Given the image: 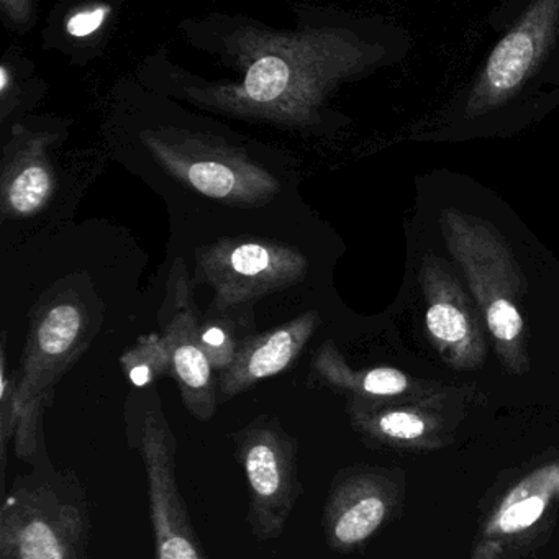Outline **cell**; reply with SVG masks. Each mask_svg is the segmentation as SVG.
<instances>
[{
  "label": "cell",
  "instance_id": "obj_1",
  "mask_svg": "<svg viewBox=\"0 0 559 559\" xmlns=\"http://www.w3.org/2000/svg\"><path fill=\"white\" fill-rule=\"evenodd\" d=\"M241 80L186 91L205 109L284 127L312 126L333 91L379 51L343 28L276 32L241 27L227 38Z\"/></svg>",
  "mask_w": 559,
  "mask_h": 559
},
{
  "label": "cell",
  "instance_id": "obj_2",
  "mask_svg": "<svg viewBox=\"0 0 559 559\" xmlns=\"http://www.w3.org/2000/svg\"><path fill=\"white\" fill-rule=\"evenodd\" d=\"M142 142L166 173L205 198L260 207L280 194V181L267 169L217 136L158 127L145 130Z\"/></svg>",
  "mask_w": 559,
  "mask_h": 559
},
{
  "label": "cell",
  "instance_id": "obj_3",
  "mask_svg": "<svg viewBox=\"0 0 559 559\" xmlns=\"http://www.w3.org/2000/svg\"><path fill=\"white\" fill-rule=\"evenodd\" d=\"M86 307L73 297H60L41 309L32 322L19 372L15 453L32 461L40 441L41 417L51 404L55 385L90 346Z\"/></svg>",
  "mask_w": 559,
  "mask_h": 559
},
{
  "label": "cell",
  "instance_id": "obj_4",
  "mask_svg": "<svg viewBox=\"0 0 559 559\" xmlns=\"http://www.w3.org/2000/svg\"><path fill=\"white\" fill-rule=\"evenodd\" d=\"M234 438L235 456L247 477L251 532L261 542L280 538L304 492L299 441L273 415H258Z\"/></svg>",
  "mask_w": 559,
  "mask_h": 559
},
{
  "label": "cell",
  "instance_id": "obj_5",
  "mask_svg": "<svg viewBox=\"0 0 559 559\" xmlns=\"http://www.w3.org/2000/svg\"><path fill=\"white\" fill-rule=\"evenodd\" d=\"M87 542L86 506L61 496L53 484H24L0 509L2 559H86Z\"/></svg>",
  "mask_w": 559,
  "mask_h": 559
},
{
  "label": "cell",
  "instance_id": "obj_6",
  "mask_svg": "<svg viewBox=\"0 0 559 559\" xmlns=\"http://www.w3.org/2000/svg\"><path fill=\"white\" fill-rule=\"evenodd\" d=\"M195 257L199 281L214 287L218 312L287 289L309 270L302 251L264 238H224L199 248Z\"/></svg>",
  "mask_w": 559,
  "mask_h": 559
},
{
  "label": "cell",
  "instance_id": "obj_7",
  "mask_svg": "<svg viewBox=\"0 0 559 559\" xmlns=\"http://www.w3.org/2000/svg\"><path fill=\"white\" fill-rule=\"evenodd\" d=\"M163 338L168 346L171 371L182 402L192 417L211 420L218 405V378L199 338L201 322L194 306L188 271L176 261L169 273L163 306Z\"/></svg>",
  "mask_w": 559,
  "mask_h": 559
},
{
  "label": "cell",
  "instance_id": "obj_8",
  "mask_svg": "<svg viewBox=\"0 0 559 559\" xmlns=\"http://www.w3.org/2000/svg\"><path fill=\"white\" fill-rule=\"evenodd\" d=\"M140 450L148 479L156 559H207L179 493L176 438L162 412L146 415Z\"/></svg>",
  "mask_w": 559,
  "mask_h": 559
},
{
  "label": "cell",
  "instance_id": "obj_9",
  "mask_svg": "<svg viewBox=\"0 0 559 559\" xmlns=\"http://www.w3.org/2000/svg\"><path fill=\"white\" fill-rule=\"evenodd\" d=\"M559 22V2L542 0L497 44L471 94L469 114L487 112L509 100L548 50Z\"/></svg>",
  "mask_w": 559,
  "mask_h": 559
},
{
  "label": "cell",
  "instance_id": "obj_10",
  "mask_svg": "<svg viewBox=\"0 0 559 559\" xmlns=\"http://www.w3.org/2000/svg\"><path fill=\"white\" fill-rule=\"evenodd\" d=\"M319 322V313L309 310L277 329L250 336L241 345L234 365L218 376V404L289 369L312 338Z\"/></svg>",
  "mask_w": 559,
  "mask_h": 559
},
{
  "label": "cell",
  "instance_id": "obj_11",
  "mask_svg": "<svg viewBox=\"0 0 559 559\" xmlns=\"http://www.w3.org/2000/svg\"><path fill=\"white\" fill-rule=\"evenodd\" d=\"M50 136L17 127L4 153L2 209L12 217L40 212L55 192V171L48 158Z\"/></svg>",
  "mask_w": 559,
  "mask_h": 559
},
{
  "label": "cell",
  "instance_id": "obj_12",
  "mask_svg": "<svg viewBox=\"0 0 559 559\" xmlns=\"http://www.w3.org/2000/svg\"><path fill=\"white\" fill-rule=\"evenodd\" d=\"M385 516V503L361 486L345 483L333 490L326 503L325 532L335 548L359 545L372 535Z\"/></svg>",
  "mask_w": 559,
  "mask_h": 559
},
{
  "label": "cell",
  "instance_id": "obj_13",
  "mask_svg": "<svg viewBox=\"0 0 559 559\" xmlns=\"http://www.w3.org/2000/svg\"><path fill=\"white\" fill-rule=\"evenodd\" d=\"M431 283L428 284L427 329L438 342L447 345H457L466 342L471 333V317L467 300L454 281L444 277V274H428Z\"/></svg>",
  "mask_w": 559,
  "mask_h": 559
},
{
  "label": "cell",
  "instance_id": "obj_14",
  "mask_svg": "<svg viewBox=\"0 0 559 559\" xmlns=\"http://www.w3.org/2000/svg\"><path fill=\"white\" fill-rule=\"evenodd\" d=\"M120 365L135 388H148L163 376H169L171 361L162 333L142 336L136 345L123 353Z\"/></svg>",
  "mask_w": 559,
  "mask_h": 559
},
{
  "label": "cell",
  "instance_id": "obj_15",
  "mask_svg": "<svg viewBox=\"0 0 559 559\" xmlns=\"http://www.w3.org/2000/svg\"><path fill=\"white\" fill-rule=\"evenodd\" d=\"M199 338H201L205 355L209 356L215 372H217V378L234 365L241 345L248 340L238 336L234 323L224 319H211L202 322Z\"/></svg>",
  "mask_w": 559,
  "mask_h": 559
},
{
  "label": "cell",
  "instance_id": "obj_16",
  "mask_svg": "<svg viewBox=\"0 0 559 559\" xmlns=\"http://www.w3.org/2000/svg\"><path fill=\"white\" fill-rule=\"evenodd\" d=\"M19 374L9 371L8 355H5V336L0 349V440H2V461L5 466V447L17 433L19 415Z\"/></svg>",
  "mask_w": 559,
  "mask_h": 559
},
{
  "label": "cell",
  "instance_id": "obj_17",
  "mask_svg": "<svg viewBox=\"0 0 559 559\" xmlns=\"http://www.w3.org/2000/svg\"><path fill=\"white\" fill-rule=\"evenodd\" d=\"M112 14V8L107 4L91 5L74 12L67 21V32L74 38H87L99 32Z\"/></svg>",
  "mask_w": 559,
  "mask_h": 559
},
{
  "label": "cell",
  "instance_id": "obj_18",
  "mask_svg": "<svg viewBox=\"0 0 559 559\" xmlns=\"http://www.w3.org/2000/svg\"><path fill=\"white\" fill-rule=\"evenodd\" d=\"M407 388V378L397 369L378 368L359 379V389L371 395L401 394Z\"/></svg>",
  "mask_w": 559,
  "mask_h": 559
},
{
  "label": "cell",
  "instance_id": "obj_19",
  "mask_svg": "<svg viewBox=\"0 0 559 559\" xmlns=\"http://www.w3.org/2000/svg\"><path fill=\"white\" fill-rule=\"evenodd\" d=\"M378 427L385 437L395 440H414L425 430L424 421L408 412H389L379 418Z\"/></svg>",
  "mask_w": 559,
  "mask_h": 559
},
{
  "label": "cell",
  "instance_id": "obj_20",
  "mask_svg": "<svg viewBox=\"0 0 559 559\" xmlns=\"http://www.w3.org/2000/svg\"><path fill=\"white\" fill-rule=\"evenodd\" d=\"M543 510H545V500L542 497H530V499L522 500L507 509L500 519V526L509 533L519 532V530L533 525L542 515Z\"/></svg>",
  "mask_w": 559,
  "mask_h": 559
},
{
  "label": "cell",
  "instance_id": "obj_21",
  "mask_svg": "<svg viewBox=\"0 0 559 559\" xmlns=\"http://www.w3.org/2000/svg\"><path fill=\"white\" fill-rule=\"evenodd\" d=\"M31 9V2H24V0H2V11L19 25L27 24L28 17L32 15Z\"/></svg>",
  "mask_w": 559,
  "mask_h": 559
}]
</instances>
